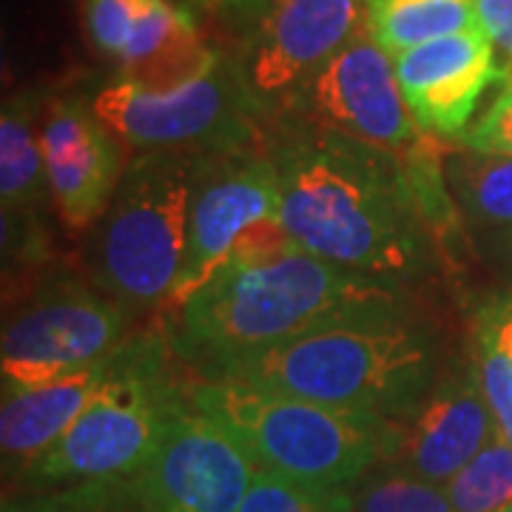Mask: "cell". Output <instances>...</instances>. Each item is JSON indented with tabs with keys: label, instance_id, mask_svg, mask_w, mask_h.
Returning a JSON list of instances; mask_svg holds the SVG:
<instances>
[{
	"label": "cell",
	"instance_id": "cell-8",
	"mask_svg": "<svg viewBox=\"0 0 512 512\" xmlns=\"http://www.w3.org/2000/svg\"><path fill=\"white\" fill-rule=\"evenodd\" d=\"M131 308L77 276H49L6 319L0 342L3 390L37 387L109 359L128 342Z\"/></svg>",
	"mask_w": 512,
	"mask_h": 512
},
{
	"label": "cell",
	"instance_id": "cell-26",
	"mask_svg": "<svg viewBox=\"0 0 512 512\" xmlns=\"http://www.w3.org/2000/svg\"><path fill=\"white\" fill-rule=\"evenodd\" d=\"M456 143L464 148H473V151L512 157V94H498L493 106L481 114L476 126H467V131L458 137Z\"/></svg>",
	"mask_w": 512,
	"mask_h": 512
},
{
	"label": "cell",
	"instance_id": "cell-9",
	"mask_svg": "<svg viewBox=\"0 0 512 512\" xmlns=\"http://www.w3.org/2000/svg\"><path fill=\"white\" fill-rule=\"evenodd\" d=\"M279 208L282 191L268 151L259 146L200 151L188 202L183 271L163 311L200 291L251 234L279 222Z\"/></svg>",
	"mask_w": 512,
	"mask_h": 512
},
{
	"label": "cell",
	"instance_id": "cell-2",
	"mask_svg": "<svg viewBox=\"0 0 512 512\" xmlns=\"http://www.w3.org/2000/svg\"><path fill=\"white\" fill-rule=\"evenodd\" d=\"M399 311H407L404 291L296 248L274 222L245 239L183 305L165 311L160 330L177 362L211 382L239 359L296 336Z\"/></svg>",
	"mask_w": 512,
	"mask_h": 512
},
{
	"label": "cell",
	"instance_id": "cell-12",
	"mask_svg": "<svg viewBox=\"0 0 512 512\" xmlns=\"http://www.w3.org/2000/svg\"><path fill=\"white\" fill-rule=\"evenodd\" d=\"M498 433L476 362L444 367L430 393L407 416L384 421L379 461L447 484Z\"/></svg>",
	"mask_w": 512,
	"mask_h": 512
},
{
	"label": "cell",
	"instance_id": "cell-22",
	"mask_svg": "<svg viewBox=\"0 0 512 512\" xmlns=\"http://www.w3.org/2000/svg\"><path fill=\"white\" fill-rule=\"evenodd\" d=\"M3 512H148L134 478L89 481L9 498Z\"/></svg>",
	"mask_w": 512,
	"mask_h": 512
},
{
	"label": "cell",
	"instance_id": "cell-6",
	"mask_svg": "<svg viewBox=\"0 0 512 512\" xmlns=\"http://www.w3.org/2000/svg\"><path fill=\"white\" fill-rule=\"evenodd\" d=\"M197 157L194 148L140 151L103 214L94 282L131 311L165 302L180 279Z\"/></svg>",
	"mask_w": 512,
	"mask_h": 512
},
{
	"label": "cell",
	"instance_id": "cell-4",
	"mask_svg": "<svg viewBox=\"0 0 512 512\" xmlns=\"http://www.w3.org/2000/svg\"><path fill=\"white\" fill-rule=\"evenodd\" d=\"M160 328L128 336L109 379L72 427L18 478L26 493L134 478L154 456L168 421L191 399Z\"/></svg>",
	"mask_w": 512,
	"mask_h": 512
},
{
	"label": "cell",
	"instance_id": "cell-5",
	"mask_svg": "<svg viewBox=\"0 0 512 512\" xmlns=\"http://www.w3.org/2000/svg\"><path fill=\"white\" fill-rule=\"evenodd\" d=\"M194 404L217 419L265 473L322 493H348L379 461L384 419L239 382H200Z\"/></svg>",
	"mask_w": 512,
	"mask_h": 512
},
{
	"label": "cell",
	"instance_id": "cell-11",
	"mask_svg": "<svg viewBox=\"0 0 512 512\" xmlns=\"http://www.w3.org/2000/svg\"><path fill=\"white\" fill-rule=\"evenodd\" d=\"M256 473L248 450L191 396L134 481L148 512H239Z\"/></svg>",
	"mask_w": 512,
	"mask_h": 512
},
{
	"label": "cell",
	"instance_id": "cell-23",
	"mask_svg": "<svg viewBox=\"0 0 512 512\" xmlns=\"http://www.w3.org/2000/svg\"><path fill=\"white\" fill-rule=\"evenodd\" d=\"M239 512H348V493H322L259 470Z\"/></svg>",
	"mask_w": 512,
	"mask_h": 512
},
{
	"label": "cell",
	"instance_id": "cell-25",
	"mask_svg": "<svg viewBox=\"0 0 512 512\" xmlns=\"http://www.w3.org/2000/svg\"><path fill=\"white\" fill-rule=\"evenodd\" d=\"M476 373L484 399L493 410L495 427L512 444V359L493 342L476 336Z\"/></svg>",
	"mask_w": 512,
	"mask_h": 512
},
{
	"label": "cell",
	"instance_id": "cell-24",
	"mask_svg": "<svg viewBox=\"0 0 512 512\" xmlns=\"http://www.w3.org/2000/svg\"><path fill=\"white\" fill-rule=\"evenodd\" d=\"M154 0H83V26L100 55H126L128 40Z\"/></svg>",
	"mask_w": 512,
	"mask_h": 512
},
{
	"label": "cell",
	"instance_id": "cell-1",
	"mask_svg": "<svg viewBox=\"0 0 512 512\" xmlns=\"http://www.w3.org/2000/svg\"><path fill=\"white\" fill-rule=\"evenodd\" d=\"M268 154L296 248L396 291L433 271L436 231L402 157L302 123Z\"/></svg>",
	"mask_w": 512,
	"mask_h": 512
},
{
	"label": "cell",
	"instance_id": "cell-29",
	"mask_svg": "<svg viewBox=\"0 0 512 512\" xmlns=\"http://www.w3.org/2000/svg\"><path fill=\"white\" fill-rule=\"evenodd\" d=\"M504 92H510L512 94V66L510 69H504Z\"/></svg>",
	"mask_w": 512,
	"mask_h": 512
},
{
	"label": "cell",
	"instance_id": "cell-14",
	"mask_svg": "<svg viewBox=\"0 0 512 512\" xmlns=\"http://www.w3.org/2000/svg\"><path fill=\"white\" fill-rule=\"evenodd\" d=\"M40 146L49 191L60 220L89 228L109 211L123 180L117 137L94 114L92 103L57 97L40 114Z\"/></svg>",
	"mask_w": 512,
	"mask_h": 512
},
{
	"label": "cell",
	"instance_id": "cell-16",
	"mask_svg": "<svg viewBox=\"0 0 512 512\" xmlns=\"http://www.w3.org/2000/svg\"><path fill=\"white\" fill-rule=\"evenodd\" d=\"M43 106L35 94H15L0 114V202H3V256L9 262H40L43 228L40 211L52 197L43 146Z\"/></svg>",
	"mask_w": 512,
	"mask_h": 512
},
{
	"label": "cell",
	"instance_id": "cell-13",
	"mask_svg": "<svg viewBox=\"0 0 512 512\" xmlns=\"http://www.w3.org/2000/svg\"><path fill=\"white\" fill-rule=\"evenodd\" d=\"M365 26V0H265L248 83L256 97L299 92Z\"/></svg>",
	"mask_w": 512,
	"mask_h": 512
},
{
	"label": "cell",
	"instance_id": "cell-30",
	"mask_svg": "<svg viewBox=\"0 0 512 512\" xmlns=\"http://www.w3.org/2000/svg\"><path fill=\"white\" fill-rule=\"evenodd\" d=\"M504 245H507V251H510V256H512V234L510 237H504Z\"/></svg>",
	"mask_w": 512,
	"mask_h": 512
},
{
	"label": "cell",
	"instance_id": "cell-27",
	"mask_svg": "<svg viewBox=\"0 0 512 512\" xmlns=\"http://www.w3.org/2000/svg\"><path fill=\"white\" fill-rule=\"evenodd\" d=\"M481 32L490 37L495 52L504 57V69L512 66V0H476Z\"/></svg>",
	"mask_w": 512,
	"mask_h": 512
},
{
	"label": "cell",
	"instance_id": "cell-17",
	"mask_svg": "<svg viewBox=\"0 0 512 512\" xmlns=\"http://www.w3.org/2000/svg\"><path fill=\"white\" fill-rule=\"evenodd\" d=\"M117 353V350H114ZM109 359L37 387L3 390L0 402V450L3 473L18 481L37 458L72 427L77 416L92 402L94 393L109 379Z\"/></svg>",
	"mask_w": 512,
	"mask_h": 512
},
{
	"label": "cell",
	"instance_id": "cell-15",
	"mask_svg": "<svg viewBox=\"0 0 512 512\" xmlns=\"http://www.w3.org/2000/svg\"><path fill=\"white\" fill-rule=\"evenodd\" d=\"M407 109L416 126L433 137L458 140L481 94L498 77V60L481 26L421 43L393 57Z\"/></svg>",
	"mask_w": 512,
	"mask_h": 512
},
{
	"label": "cell",
	"instance_id": "cell-28",
	"mask_svg": "<svg viewBox=\"0 0 512 512\" xmlns=\"http://www.w3.org/2000/svg\"><path fill=\"white\" fill-rule=\"evenodd\" d=\"M188 6H197L205 12H222V15H239V18H256L265 0H185Z\"/></svg>",
	"mask_w": 512,
	"mask_h": 512
},
{
	"label": "cell",
	"instance_id": "cell-18",
	"mask_svg": "<svg viewBox=\"0 0 512 512\" xmlns=\"http://www.w3.org/2000/svg\"><path fill=\"white\" fill-rule=\"evenodd\" d=\"M441 174L456 208L478 228L512 234V157L464 146L441 148Z\"/></svg>",
	"mask_w": 512,
	"mask_h": 512
},
{
	"label": "cell",
	"instance_id": "cell-3",
	"mask_svg": "<svg viewBox=\"0 0 512 512\" xmlns=\"http://www.w3.org/2000/svg\"><path fill=\"white\" fill-rule=\"evenodd\" d=\"M444 370L439 336L407 311L342 322L259 350L211 382H239L393 421L430 393Z\"/></svg>",
	"mask_w": 512,
	"mask_h": 512
},
{
	"label": "cell",
	"instance_id": "cell-19",
	"mask_svg": "<svg viewBox=\"0 0 512 512\" xmlns=\"http://www.w3.org/2000/svg\"><path fill=\"white\" fill-rule=\"evenodd\" d=\"M367 32L390 57L476 29V0H365Z\"/></svg>",
	"mask_w": 512,
	"mask_h": 512
},
{
	"label": "cell",
	"instance_id": "cell-7",
	"mask_svg": "<svg viewBox=\"0 0 512 512\" xmlns=\"http://www.w3.org/2000/svg\"><path fill=\"white\" fill-rule=\"evenodd\" d=\"M92 106L117 140L140 151L254 148L259 140L262 100L248 74L225 57L211 72L168 92H148L117 80L94 94Z\"/></svg>",
	"mask_w": 512,
	"mask_h": 512
},
{
	"label": "cell",
	"instance_id": "cell-10",
	"mask_svg": "<svg viewBox=\"0 0 512 512\" xmlns=\"http://www.w3.org/2000/svg\"><path fill=\"white\" fill-rule=\"evenodd\" d=\"M296 94L302 126L396 157L410 154L424 140L407 109L393 57L373 40L367 23Z\"/></svg>",
	"mask_w": 512,
	"mask_h": 512
},
{
	"label": "cell",
	"instance_id": "cell-20",
	"mask_svg": "<svg viewBox=\"0 0 512 512\" xmlns=\"http://www.w3.org/2000/svg\"><path fill=\"white\" fill-rule=\"evenodd\" d=\"M348 512H456L444 484L376 461L348 490Z\"/></svg>",
	"mask_w": 512,
	"mask_h": 512
},
{
	"label": "cell",
	"instance_id": "cell-31",
	"mask_svg": "<svg viewBox=\"0 0 512 512\" xmlns=\"http://www.w3.org/2000/svg\"><path fill=\"white\" fill-rule=\"evenodd\" d=\"M504 512H512V504H510V507H507V510H504Z\"/></svg>",
	"mask_w": 512,
	"mask_h": 512
},
{
	"label": "cell",
	"instance_id": "cell-21",
	"mask_svg": "<svg viewBox=\"0 0 512 512\" xmlns=\"http://www.w3.org/2000/svg\"><path fill=\"white\" fill-rule=\"evenodd\" d=\"M444 487L456 512H504L512 504V444L495 433Z\"/></svg>",
	"mask_w": 512,
	"mask_h": 512
}]
</instances>
